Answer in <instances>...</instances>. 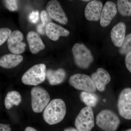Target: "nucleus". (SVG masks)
Listing matches in <instances>:
<instances>
[{
	"mask_svg": "<svg viewBox=\"0 0 131 131\" xmlns=\"http://www.w3.org/2000/svg\"><path fill=\"white\" fill-rule=\"evenodd\" d=\"M117 9L114 3L111 1L106 2L101 14L100 23L103 27L107 26L117 14Z\"/></svg>",
	"mask_w": 131,
	"mask_h": 131,
	"instance_id": "nucleus-13",
	"label": "nucleus"
},
{
	"mask_svg": "<svg viewBox=\"0 0 131 131\" xmlns=\"http://www.w3.org/2000/svg\"><path fill=\"white\" fill-rule=\"evenodd\" d=\"M117 5L119 12L122 16H131V0H119Z\"/></svg>",
	"mask_w": 131,
	"mask_h": 131,
	"instance_id": "nucleus-21",
	"label": "nucleus"
},
{
	"mask_svg": "<svg viewBox=\"0 0 131 131\" xmlns=\"http://www.w3.org/2000/svg\"><path fill=\"white\" fill-rule=\"evenodd\" d=\"M125 62L127 69L131 73V51L126 54Z\"/></svg>",
	"mask_w": 131,
	"mask_h": 131,
	"instance_id": "nucleus-27",
	"label": "nucleus"
},
{
	"mask_svg": "<svg viewBox=\"0 0 131 131\" xmlns=\"http://www.w3.org/2000/svg\"><path fill=\"white\" fill-rule=\"evenodd\" d=\"M80 98L82 102L87 106L94 107L98 103V97L94 93L83 91L80 94Z\"/></svg>",
	"mask_w": 131,
	"mask_h": 131,
	"instance_id": "nucleus-20",
	"label": "nucleus"
},
{
	"mask_svg": "<svg viewBox=\"0 0 131 131\" xmlns=\"http://www.w3.org/2000/svg\"><path fill=\"white\" fill-rule=\"evenodd\" d=\"M30 21L32 24H36L39 19V13L37 10L32 11L28 16Z\"/></svg>",
	"mask_w": 131,
	"mask_h": 131,
	"instance_id": "nucleus-26",
	"label": "nucleus"
},
{
	"mask_svg": "<svg viewBox=\"0 0 131 131\" xmlns=\"http://www.w3.org/2000/svg\"><path fill=\"white\" fill-rule=\"evenodd\" d=\"M72 51L75 64L80 69H88L93 62L94 58L91 51L83 44H75Z\"/></svg>",
	"mask_w": 131,
	"mask_h": 131,
	"instance_id": "nucleus-4",
	"label": "nucleus"
},
{
	"mask_svg": "<svg viewBox=\"0 0 131 131\" xmlns=\"http://www.w3.org/2000/svg\"><path fill=\"white\" fill-rule=\"evenodd\" d=\"M69 82L71 86L79 90L91 93L96 91V87L91 77L87 75L80 73L75 74L70 78Z\"/></svg>",
	"mask_w": 131,
	"mask_h": 131,
	"instance_id": "nucleus-7",
	"label": "nucleus"
},
{
	"mask_svg": "<svg viewBox=\"0 0 131 131\" xmlns=\"http://www.w3.org/2000/svg\"><path fill=\"white\" fill-rule=\"evenodd\" d=\"M21 95L18 91H9L7 94L5 98V104L6 108L9 110L13 105L18 106L21 103Z\"/></svg>",
	"mask_w": 131,
	"mask_h": 131,
	"instance_id": "nucleus-19",
	"label": "nucleus"
},
{
	"mask_svg": "<svg viewBox=\"0 0 131 131\" xmlns=\"http://www.w3.org/2000/svg\"><path fill=\"white\" fill-rule=\"evenodd\" d=\"M46 27L44 26L42 24H40L38 25L37 27V29L39 33L41 35H44L46 33Z\"/></svg>",
	"mask_w": 131,
	"mask_h": 131,
	"instance_id": "nucleus-28",
	"label": "nucleus"
},
{
	"mask_svg": "<svg viewBox=\"0 0 131 131\" xmlns=\"http://www.w3.org/2000/svg\"><path fill=\"white\" fill-rule=\"evenodd\" d=\"M66 73L63 69H59L56 70L49 69L46 71V78L49 83L51 85L61 84L65 80Z\"/></svg>",
	"mask_w": 131,
	"mask_h": 131,
	"instance_id": "nucleus-17",
	"label": "nucleus"
},
{
	"mask_svg": "<svg viewBox=\"0 0 131 131\" xmlns=\"http://www.w3.org/2000/svg\"><path fill=\"white\" fill-rule=\"evenodd\" d=\"M96 125L105 131H115L118 128L120 120L112 110L105 109L99 113L96 118Z\"/></svg>",
	"mask_w": 131,
	"mask_h": 131,
	"instance_id": "nucleus-2",
	"label": "nucleus"
},
{
	"mask_svg": "<svg viewBox=\"0 0 131 131\" xmlns=\"http://www.w3.org/2000/svg\"><path fill=\"white\" fill-rule=\"evenodd\" d=\"M12 34V32L9 28H2L0 29V46L2 45Z\"/></svg>",
	"mask_w": 131,
	"mask_h": 131,
	"instance_id": "nucleus-23",
	"label": "nucleus"
},
{
	"mask_svg": "<svg viewBox=\"0 0 131 131\" xmlns=\"http://www.w3.org/2000/svg\"><path fill=\"white\" fill-rule=\"evenodd\" d=\"M25 131H38L35 128L31 127H27L25 129Z\"/></svg>",
	"mask_w": 131,
	"mask_h": 131,
	"instance_id": "nucleus-31",
	"label": "nucleus"
},
{
	"mask_svg": "<svg viewBox=\"0 0 131 131\" xmlns=\"http://www.w3.org/2000/svg\"><path fill=\"white\" fill-rule=\"evenodd\" d=\"M23 60V57L21 55L6 54L1 57L0 66L5 69H12L18 65Z\"/></svg>",
	"mask_w": 131,
	"mask_h": 131,
	"instance_id": "nucleus-18",
	"label": "nucleus"
},
{
	"mask_svg": "<svg viewBox=\"0 0 131 131\" xmlns=\"http://www.w3.org/2000/svg\"><path fill=\"white\" fill-rule=\"evenodd\" d=\"M91 78L96 88L100 91L105 90L106 85L109 83L111 80L109 73L102 68L97 69L96 72L91 75Z\"/></svg>",
	"mask_w": 131,
	"mask_h": 131,
	"instance_id": "nucleus-12",
	"label": "nucleus"
},
{
	"mask_svg": "<svg viewBox=\"0 0 131 131\" xmlns=\"http://www.w3.org/2000/svg\"><path fill=\"white\" fill-rule=\"evenodd\" d=\"M46 34L50 39L56 41L61 36L68 37L70 32L61 26L51 22L46 26Z\"/></svg>",
	"mask_w": 131,
	"mask_h": 131,
	"instance_id": "nucleus-15",
	"label": "nucleus"
},
{
	"mask_svg": "<svg viewBox=\"0 0 131 131\" xmlns=\"http://www.w3.org/2000/svg\"><path fill=\"white\" fill-rule=\"evenodd\" d=\"M46 8L49 15L54 20L64 25L68 23V18L58 1H50L47 3Z\"/></svg>",
	"mask_w": 131,
	"mask_h": 131,
	"instance_id": "nucleus-10",
	"label": "nucleus"
},
{
	"mask_svg": "<svg viewBox=\"0 0 131 131\" xmlns=\"http://www.w3.org/2000/svg\"><path fill=\"white\" fill-rule=\"evenodd\" d=\"M1 131H11L10 125L8 124H0Z\"/></svg>",
	"mask_w": 131,
	"mask_h": 131,
	"instance_id": "nucleus-29",
	"label": "nucleus"
},
{
	"mask_svg": "<svg viewBox=\"0 0 131 131\" xmlns=\"http://www.w3.org/2000/svg\"><path fill=\"white\" fill-rule=\"evenodd\" d=\"M31 95L33 111L36 113H42L50 100L49 93L42 87L35 86L32 89Z\"/></svg>",
	"mask_w": 131,
	"mask_h": 131,
	"instance_id": "nucleus-5",
	"label": "nucleus"
},
{
	"mask_svg": "<svg viewBox=\"0 0 131 131\" xmlns=\"http://www.w3.org/2000/svg\"><path fill=\"white\" fill-rule=\"evenodd\" d=\"M40 18L42 22V25L46 27L47 25L51 22V17L46 10H42L40 14Z\"/></svg>",
	"mask_w": 131,
	"mask_h": 131,
	"instance_id": "nucleus-24",
	"label": "nucleus"
},
{
	"mask_svg": "<svg viewBox=\"0 0 131 131\" xmlns=\"http://www.w3.org/2000/svg\"><path fill=\"white\" fill-rule=\"evenodd\" d=\"M131 51V33L125 37L122 46L120 47L119 52L122 55H126Z\"/></svg>",
	"mask_w": 131,
	"mask_h": 131,
	"instance_id": "nucleus-22",
	"label": "nucleus"
},
{
	"mask_svg": "<svg viewBox=\"0 0 131 131\" xmlns=\"http://www.w3.org/2000/svg\"><path fill=\"white\" fill-rule=\"evenodd\" d=\"M103 8V4L100 1H90L86 6L84 10L86 19L89 21H98L100 19Z\"/></svg>",
	"mask_w": 131,
	"mask_h": 131,
	"instance_id": "nucleus-11",
	"label": "nucleus"
},
{
	"mask_svg": "<svg viewBox=\"0 0 131 131\" xmlns=\"http://www.w3.org/2000/svg\"><path fill=\"white\" fill-rule=\"evenodd\" d=\"M120 115L125 119H131V88H126L121 92L117 102Z\"/></svg>",
	"mask_w": 131,
	"mask_h": 131,
	"instance_id": "nucleus-8",
	"label": "nucleus"
},
{
	"mask_svg": "<svg viewBox=\"0 0 131 131\" xmlns=\"http://www.w3.org/2000/svg\"><path fill=\"white\" fill-rule=\"evenodd\" d=\"M64 131H79L77 129L74 127H68L64 129Z\"/></svg>",
	"mask_w": 131,
	"mask_h": 131,
	"instance_id": "nucleus-30",
	"label": "nucleus"
},
{
	"mask_svg": "<svg viewBox=\"0 0 131 131\" xmlns=\"http://www.w3.org/2000/svg\"><path fill=\"white\" fill-rule=\"evenodd\" d=\"M6 7L11 12L16 11L18 9V1L7 0L4 1Z\"/></svg>",
	"mask_w": 131,
	"mask_h": 131,
	"instance_id": "nucleus-25",
	"label": "nucleus"
},
{
	"mask_svg": "<svg viewBox=\"0 0 131 131\" xmlns=\"http://www.w3.org/2000/svg\"><path fill=\"white\" fill-rule=\"evenodd\" d=\"M46 71V66L44 64H35L24 73L21 81L26 85L37 86L45 80Z\"/></svg>",
	"mask_w": 131,
	"mask_h": 131,
	"instance_id": "nucleus-3",
	"label": "nucleus"
},
{
	"mask_svg": "<svg viewBox=\"0 0 131 131\" xmlns=\"http://www.w3.org/2000/svg\"><path fill=\"white\" fill-rule=\"evenodd\" d=\"M29 49L33 54H36L45 48L44 44L38 34L34 31L29 32L27 35Z\"/></svg>",
	"mask_w": 131,
	"mask_h": 131,
	"instance_id": "nucleus-16",
	"label": "nucleus"
},
{
	"mask_svg": "<svg viewBox=\"0 0 131 131\" xmlns=\"http://www.w3.org/2000/svg\"><path fill=\"white\" fill-rule=\"evenodd\" d=\"M24 35L19 30H15L12 33L7 40L8 48L13 54L19 55L25 50L26 44L22 42Z\"/></svg>",
	"mask_w": 131,
	"mask_h": 131,
	"instance_id": "nucleus-9",
	"label": "nucleus"
},
{
	"mask_svg": "<svg viewBox=\"0 0 131 131\" xmlns=\"http://www.w3.org/2000/svg\"><path fill=\"white\" fill-rule=\"evenodd\" d=\"M83 1L88 2V1H89V0H86V1Z\"/></svg>",
	"mask_w": 131,
	"mask_h": 131,
	"instance_id": "nucleus-32",
	"label": "nucleus"
},
{
	"mask_svg": "<svg viewBox=\"0 0 131 131\" xmlns=\"http://www.w3.org/2000/svg\"><path fill=\"white\" fill-rule=\"evenodd\" d=\"M126 131H131V129H129V130H128Z\"/></svg>",
	"mask_w": 131,
	"mask_h": 131,
	"instance_id": "nucleus-33",
	"label": "nucleus"
},
{
	"mask_svg": "<svg viewBox=\"0 0 131 131\" xmlns=\"http://www.w3.org/2000/svg\"><path fill=\"white\" fill-rule=\"evenodd\" d=\"M94 117L92 108H82L75 120V125L79 131H91L94 126Z\"/></svg>",
	"mask_w": 131,
	"mask_h": 131,
	"instance_id": "nucleus-6",
	"label": "nucleus"
},
{
	"mask_svg": "<svg viewBox=\"0 0 131 131\" xmlns=\"http://www.w3.org/2000/svg\"><path fill=\"white\" fill-rule=\"evenodd\" d=\"M126 26L125 24L121 22L114 26L111 31V39L115 46L120 47L123 44L125 37Z\"/></svg>",
	"mask_w": 131,
	"mask_h": 131,
	"instance_id": "nucleus-14",
	"label": "nucleus"
},
{
	"mask_svg": "<svg viewBox=\"0 0 131 131\" xmlns=\"http://www.w3.org/2000/svg\"><path fill=\"white\" fill-rule=\"evenodd\" d=\"M65 103L61 99L52 100L45 108L43 113L45 121L50 125L58 124L62 121L66 114Z\"/></svg>",
	"mask_w": 131,
	"mask_h": 131,
	"instance_id": "nucleus-1",
	"label": "nucleus"
}]
</instances>
